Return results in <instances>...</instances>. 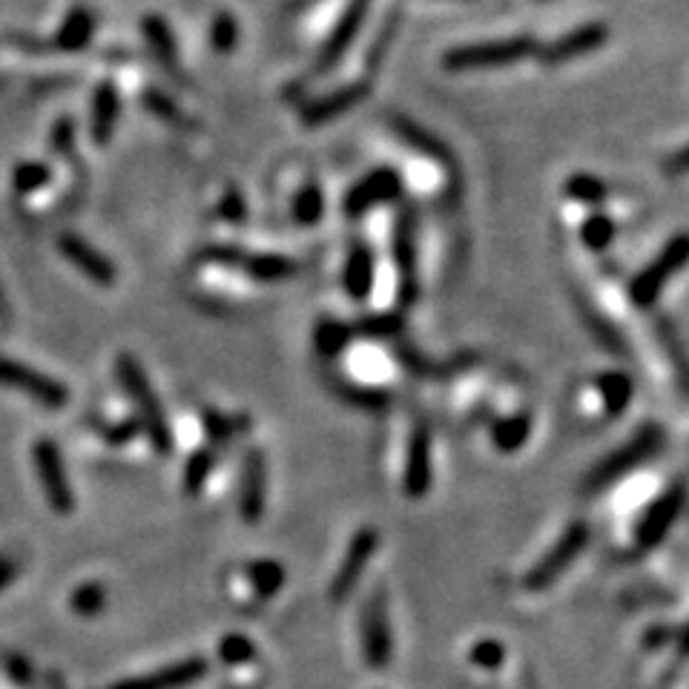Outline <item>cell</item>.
<instances>
[{"label": "cell", "instance_id": "cell-28", "mask_svg": "<svg viewBox=\"0 0 689 689\" xmlns=\"http://www.w3.org/2000/svg\"><path fill=\"white\" fill-rule=\"evenodd\" d=\"M351 337H353L351 325L339 322V319H330V316L319 319V322H316V328H314L316 351L322 353V357H328V360L339 357V353L348 348Z\"/></svg>", "mask_w": 689, "mask_h": 689}, {"label": "cell", "instance_id": "cell-3", "mask_svg": "<svg viewBox=\"0 0 689 689\" xmlns=\"http://www.w3.org/2000/svg\"><path fill=\"white\" fill-rule=\"evenodd\" d=\"M540 50L532 35L497 37V41H483V44L455 46L442 55V66L448 73H474V69H494V66L517 64Z\"/></svg>", "mask_w": 689, "mask_h": 689}, {"label": "cell", "instance_id": "cell-30", "mask_svg": "<svg viewBox=\"0 0 689 689\" xmlns=\"http://www.w3.org/2000/svg\"><path fill=\"white\" fill-rule=\"evenodd\" d=\"M216 469V451L214 448H198L193 451L187 466L182 471V489L184 494H190V497H198V494L205 492L207 485V477L214 474Z\"/></svg>", "mask_w": 689, "mask_h": 689}, {"label": "cell", "instance_id": "cell-33", "mask_svg": "<svg viewBox=\"0 0 689 689\" xmlns=\"http://www.w3.org/2000/svg\"><path fill=\"white\" fill-rule=\"evenodd\" d=\"M69 609L78 617H98L107 609V589L98 580H87L69 598Z\"/></svg>", "mask_w": 689, "mask_h": 689}, {"label": "cell", "instance_id": "cell-48", "mask_svg": "<svg viewBox=\"0 0 689 689\" xmlns=\"http://www.w3.org/2000/svg\"><path fill=\"white\" fill-rule=\"evenodd\" d=\"M669 638H681V630H669V626H653L644 635L646 649H664Z\"/></svg>", "mask_w": 689, "mask_h": 689}, {"label": "cell", "instance_id": "cell-15", "mask_svg": "<svg viewBox=\"0 0 689 689\" xmlns=\"http://www.w3.org/2000/svg\"><path fill=\"white\" fill-rule=\"evenodd\" d=\"M431 431L419 419L417 426L411 428L408 451H405V471H403V489L408 497L419 500L426 497L431 489Z\"/></svg>", "mask_w": 689, "mask_h": 689}, {"label": "cell", "instance_id": "cell-9", "mask_svg": "<svg viewBox=\"0 0 689 689\" xmlns=\"http://www.w3.org/2000/svg\"><path fill=\"white\" fill-rule=\"evenodd\" d=\"M362 655H365L368 667L385 669L394 658V632H391L389 606L382 592L371 594L362 606Z\"/></svg>", "mask_w": 689, "mask_h": 689}, {"label": "cell", "instance_id": "cell-35", "mask_svg": "<svg viewBox=\"0 0 689 689\" xmlns=\"http://www.w3.org/2000/svg\"><path fill=\"white\" fill-rule=\"evenodd\" d=\"M294 219L305 228H314L316 221L325 216V193L316 187V184H305L299 193L294 196Z\"/></svg>", "mask_w": 689, "mask_h": 689}, {"label": "cell", "instance_id": "cell-31", "mask_svg": "<svg viewBox=\"0 0 689 689\" xmlns=\"http://www.w3.org/2000/svg\"><path fill=\"white\" fill-rule=\"evenodd\" d=\"M564 193L566 198H572L578 205H601L603 198H606L609 187L603 178L592 176V173H575V176L566 178L564 184Z\"/></svg>", "mask_w": 689, "mask_h": 689}, {"label": "cell", "instance_id": "cell-44", "mask_svg": "<svg viewBox=\"0 0 689 689\" xmlns=\"http://www.w3.org/2000/svg\"><path fill=\"white\" fill-rule=\"evenodd\" d=\"M201 262L225 264V267H242L244 250L242 248H228V244H214V248L201 250Z\"/></svg>", "mask_w": 689, "mask_h": 689}, {"label": "cell", "instance_id": "cell-4", "mask_svg": "<svg viewBox=\"0 0 689 689\" xmlns=\"http://www.w3.org/2000/svg\"><path fill=\"white\" fill-rule=\"evenodd\" d=\"M589 543V526L583 521H575L564 528V535L558 537V543L551 546L540 560H537L532 569L523 578V587L528 592H543L549 589L551 583H558L560 575L580 558V551L587 549Z\"/></svg>", "mask_w": 689, "mask_h": 689}, {"label": "cell", "instance_id": "cell-42", "mask_svg": "<svg viewBox=\"0 0 689 689\" xmlns=\"http://www.w3.org/2000/svg\"><path fill=\"white\" fill-rule=\"evenodd\" d=\"M205 431L214 442H228L233 437V419L228 414H219L216 408L205 411Z\"/></svg>", "mask_w": 689, "mask_h": 689}, {"label": "cell", "instance_id": "cell-34", "mask_svg": "<svg viewBox=\"0 0 689 689\" xmlns=\"http://www.w3.org/2000/svg\"><path fill=\"white\" fill-rule=\"evenodd\" d=\"M615 233L617 225L612 216L592 214L583 221V228H580V242L587 244L589 250H594V253H601V250H606L609 244L615 242Z\"/></svg>", "mask_w": 689, "mask_h": 689}, {"label": "cell", "instance_id": "cell-18", "mask_svg": "<svg viewBox=\"0 0 689 689\" xmlns=\"http://www.w3.org/2000/svg\"><path fill=\"white\" fill-rule=\"evenodd\" d=\"M267 494V466L259 448H250L242 462V485H239V512L244 523H259L264 514Z\"/></svg>", "mask_w": 689, "mask_h": 689}, {"label": "cell", "instance_id": "cell-36", "mask_svg": "<svg viewBox=\"0 0 689 689\" xmlns=\"http://www.w3.org/2000/svg\"><path fill=\"white\" fill-rule=\"evenodd\" d=\"M219 658L228 664V667H242L248 660L256 658V644L248 638V635H239V632H230L225 635L219 644Z\"/></svg>", "mask_w": 689, "mask_h": 689}, {"label": "cell", "instance_id": "cell-14", "mask_svg": "<svg viewBox=\"0 0 689 689\" xmlns=\"http://www.w3.org/2000/svg\"><path fill=\"white\" fill-rule=\"evenodd\" d=\"M58 253L69 264H75L78 271L87 276L92 285L98 287H112L118 282V267L103 256L101 250L92 248V244L78 233H61L58 236Z\"/></svg>", "mask_w": 689, "mask_h": 689}, {"label": "cell", "instance_id": "cell-47", "mask_svg": "<svg viewBox=\"0 0 689 689\" xmlns=\"http://www.w3.org/2000/svg\"><path fill=\"white\" fill-rule=\"evenodd\" d=\"M21 578V560L9 551H0V592H7Z\"/></svg>", "mask_w": 689, "mask_h": 689}, {"label": "cell", "instance_id": "cell-16", "mask_svg": "<svg viewBox=\"0 0 689 689\" xmlns=\"http://www.w3.org/2000/svg\"><path fill=\"white\" fill-rule=\"evenodd\" d=\"M394 259L400 271V296L403 305L417 299V216L403 210L394 230Z\"/></svg>", "mask_w": 689, "mask_h": 689}, {"label": "cell", "instance_id": "cell-45", "mask_svg": "<svg viewBox=\"0 0 689 689\" xmlns=\"http://www.w3.org/2000/svg\"><path fill=\"white\" fill-rule=\"evenodd\" d=\"M7 672H9V678L18 683V687H30V683L35 681V669H32L30 660L21 658V655H9Z\"/></svg>", "mask_w": 689, "mask_h": 689}, {"label": "cell", "instance_id": "cell-5", "mask_svg": "<svg viewBox=\"0 0 689 689\" xmlns=\"http://www.w3.org/2000/svg\"><path fill=\"white\" fill-rule=\"evenodd\" d=\"M687 256H689L687 233L672 236V239L664 244V250H660L658 256L632 280L630 299L635 302L638 308H653L655 302H658L660 291L667 287V282L672 280L675 273L681 271L683 264H687Z\"/></svg>", "mask_w": 689, "mask_h": 689}, {"label": "cell", "instance_id": "cell-2", "mask_svg": "<svg viewBox=\"0 0 689 689\" xmlns=\"http://www.w3.org/2000/svg\"><path fill=\"white\" fill-rule=\"evenodd\" d=\"M667 434L658 423H646L638 431L632 434L630 442H624L621 448H615L612 455L603 457L587 477V492H603L609 485H615L621 477L632 474L635 469L646 466L649 460L660 455Z\"/></svg>", "mask_w": 689, "mask_h": 689}, {"label": "cell", "instance_id": "cell-6", "mask_svg": "<svg viewBox=\"0 0 689 689\" xmlns=\"http://www.w3.org/2000/svg\"><path fill=\"white\" fill-rule=\"evenodd\" d=\"M32 466H35L37 483H41V492H44L46 503L55 514H73L75 512V492L73 483H69V474H66V462L61 455L58 442L50 440V437H41V440L32 446Z\"/></svg>", "mask_w": 689, "mask_h": 689}, {"label": "cell", "instance_id": "cell-20", "mask_svg": "<svg viewBox=\"0 0 689 689\" xmlns=\"http://www.w3.org/2000/svg\"><path fill=\"white\" fill-rule=\"evenodd\" d=\"M368 96V87L365 84H348V87H339L333 92L322 98H314L310 103H305V110H302V121L308 127H322L330 124V121H337L342 118L344 112L353 110L362 98Z\"/></svg>", "mask_w": 689, "mask_h": 689}, {"label": "cell", "instance_id": "cell-40", "mask_svg": "<svg viewBox=\"0 0 689 689\" xmlns=\"http://www.w3.org/2000/svg\"><path fill=\"white\" fill-rule=\"evenodd\" d=\"M403 330V319L396 314H380V316H368V319H362L357 328H353V333H368V337H394V333H400Z\"/></svg>", "mask_w": 689, "mask_h": 689}, {"label": "cell", "instance_id": "cell-49", "mask_svg": "<svg viewBox=\"0 0 689 689\" xmlns=\"http://www.w3.org/2000/svg\"><path fill=\"white\" fill-rule=\"evenodd\" d=\"M0 319H9V305L7 294H3V285H0Z\"/></svg>", "mask_w": 689, "mask_h": 689}, {"label": "cell", "instance_id": "cell-10", "mask_svg": "<svg viewBox=\"0 0 689 689\" xmlns=\"http://www.w3.org/2000/svg\"><path fill=\"white\" fill-rule=\"evenodd\" d=\"M683 503H687V489L678 480L675 485H669L667 492L660 494L658 500L649 503L644 514H641L638 526H635V546L641 551L644 549H655L664 537L669 535V528L675 526V521L681 517Z\"/></svg>", "mask_w": 689, "mask_h": 689}, {"label": "cell", "instance_id": "cell-21", "mask_svg": "<svg viewBox=\"0 0 689 689\" xmlns=\"http://www.w3.org/2000/svg\"><path fill=\"white\" fill-rule=\"evenodd\" d=\"M342 287L357 302L368 299L374 291V253L365 244H353L342 271Z\"/></svg>", "mask_w": 689, "mask_h": 689}, {"label": "cell", "instance_id": "cell-43", "mask_svg": "<svg viewBox=\"0 0 689 689\" xmlns=\"http://www.w3.org/2000/svg\"><path fill=\"white\" fill-rule=\"evenodd\" d=\"M219 216L225 221H233V225L244 221V216H248V205H244V196L239 190H236V187H228V190H225V196H221Z\"/></svg>", "mask_w": 689, "mask_h": 689}, {"label": "cell", "instance_id": "cell-25", "mask_svg": "<svg viewBox=\"0 0 689 689\" xmlns=\"http://www.w3.org/2000/svg\"><path fill=\"white\" fill-rule=\"evenodd\" d=\"M594 385L601 391L603 408H606L609 417L624 414L626 405L632 403V394H635V385L624 371H603V374L594 376Z\"/></svg>", "mask_w": 689, "mask_h": 689}, {"label": "cell", "instance_id": "cell-26", "mask_svg": "<svg viewBox=\"0 0 689 689\" xmlns=\"http://www.w3.org/2000/svg\"><path fill=\"white\" fill-rule=\"evenodd\" d=\"M528 437H532V417H528V414L503 417L497 419L492 428V442L500 455H514V451H521L528 442Z\"/></svg>", "mask_w": 689, "mask_h": 689}, {"label": "cell", "instance_id": "cell-37", "mask_svg": "<svg viewBox=\"0 0 689 689\" xmlns=\"http://www.w3.org/2000/svg\"><path fill=\"white\" fill-rule=\"evenodd\" d=\"M210 41H214V50L219 52V55L233 52L236 41H239V23H236V18L228 15V12L216 15L214 26H210Z\"/></svg>", "mask_w": 689, "mask_h": 689}, {"label": "cell", "instance_id": "cell-1", "mask_svg": "<svg viewBox=\"0 0 689 689\" xmlns=\"http://www.w3.org/2000/svg\"><path fill=\"white\" fill-rule=\"evenodd\" d=\"M116 374L121 380V385H124L127 396L132 400V405H135V411H139V423L144 426L150 446L158 455H169L173 451V431H169L164 405L158 403V396H155L141 362L135 357H130V353H121L116 360Z\"/></svg>", "mask_w": 689, "mask_h": 689}, {"label": "cell", "instance_id": "cell-23", "mask_svg": "<svg viewBox=\"0 0 689 689\" xmlns=\"http://www.w3.org/2000/svg\"><path fill=\"white\" fill-rule=\"evenodd\" d=\"M391 127H394L396 135H400L411 150H417L419 155L437 158L440 164H451V150H448L437 135L423 130L417 121H411V118H403V116H394L391 118Z\"/></svg>", "mask_w": 689, "mask_h": 689}, {"label": "cell", "instance_id": "cell-11", "mask_svg": "<svg viewBox=\"0 0 689 689\" xmlns=\"http://www.w3.org/2000/svg\"><path fill=\"white\" fill-rule=\"evenodd\" d=\"M376 546H380V532H376L374 526H362L360 532L351 537L342 564H339L337 575L330 580V601L342 603L344 598L357 589L362 572H365L371 558H374Z\"/></svg>", "mask_w": 689, "mask_h": 689}, {"label": "cell", "instance_id": "cell-41", "mask_svg": "<svg viewBox=\"0 0 689 689\" xmlns=\"http://www.w3.org/2000/svg\"><path fill=\"white\" fill-rule=\"evenodd\" d=\"M50 144L58 155L75 153V121L73 118H61V121H55V127H52V132H50Z\"/></svg>", "mask_w": 689, "mask_h": 689}, {"label": "cell", "instance_id": "cell-29", "mask_svg": "<svg viewBox=\"0 0 689 689\" xmlns=\"http://www.w3.org/2000/svg\"><path fill=\"white\" fill-rule=\"evenodd\" d=\"M244 572H248L250 587L256 589L259 598H273V594L282 592V587H285V566L280 560H253V564H248Z\"/></svg>", "mask_w": 689, "mask_h": 689}, {"label": "cell", "instance_id": "cell-46", "mask_svg": "<svg viewBox=\"0 0 689 689\" xmlns=\"http://www.w3.org/2000/svg\"><path fill=\"white\" fill-rule=\"evenodd\" d=\"M135 431H139V419H124V423L103 428V440L110 442V446H124V442L135 437Z\"/></svg>", "mask_w": 689, "mask_h": 689}, {"label": "cell", "instance_id": "cell-7", "mask_svg": "<svg viewBox=\"0 0 689 689\" xmlns=\"http://www.w3.org/2000/svg\"><path fill=\"white\" fill-rule=\"evenodd\" d=\"M0 389L18 391V394L30 396L32 403L52 411L64 408L69 403V389L64 382L26 365V362L9 360V357H0Z\"/></svg>", "mask_w": 689, "mask_h": 689}, {"label": "cell", "instance_id": "cell-38", "mask_svg": "<svg viewBox=\"0 0 689 689\" xmlns=\"http://www.w3.org/2000/svg\"><path fill=\"white\" fill-rule=\"evenodd\" d=\"M469 660L480 669H497L500 664L506 660V646L500 644V641H494V638L477 641V644L471 646Z\"/></svg>", "mask_w": 689, "mask_h": 689}, {"label": "cell", "instance_id": "cell-32", "mask_svg": "<svg viewBox=\"0 0 689 689\" xmlns=\"http://www.w3.org/2000/svg\"><path fill=\"white\" fill-rule=\"evenodd\" d=\"M52 182V167L44 162H21L12 169V190L18 196H32Z\"/></svg>", "mask_w": 689, "mask_h": 689}, {"label": "cell", "instance_id": "cell-12", "mask_svg": "<svg viewBox=\"0 0 689 689\" xmlns=\"http://www.w3.org/2000/svg\"><path fill=\"white\" fill-rule=\"evenodd\" d=\"M368 12H371V0H348V7L339 15V21L333 23V30L325 37L322 50L316 55V73H330L348 55L353 41L360 37L362 23L368 21Z\"/></svg>", "mask_w": 689, "mask_h": 689}, {"label": "cell", "instance_id": "cell-19", "mask_svg": "<svg viewBox=\"0 0 689 689\" xmlns=\"http://www.w3.org/2000/svg\"><path fill=\"white\" fill-rule=\"evenodd\" d=\"M118 116H121V96L118 87L110 81H101L92 92L89 101V139L96 141L98 147H107L116 135Z\"/></svg>", "mask_w": 689, "mask_h": 689}, {"label": "cell", "instance_id": "cell-27", "mask_svg": "<svg viewBox=\"0 0 689 689\" xmlns=\"http://www.w3.org/2000/svg\"><path fill=\"white\" fill-rule=\"evenodd\" d=\"M141 32H144V37H147V44H150V50H153L155 58L162 61V64H167V66H176V61H178L176 35H173L169 23L164 21L162 15L144 18V23H141Z\"/></svg>", "mask_w": 689, "mask_h": 689}, {"label": "cell", "instance_id": "cell-13", "mask_svg": "<svg viewBox=\"0 0 689 689\" xmlns=\"http://www.w3.org/2000/svg\"><path fill=\"white\" fill-rule=\"evenodd\" d=\"M606 41H609L606 23L589 21V23H583V26H578V30L566 32V35H560L558 41H551L549 46H543V50H537V52H540L543 64L558 66V64H569V61L587 58V55L601 50Z\"/></svg>", "mask_w": 689, "mask_h": 689}, {"label": "cell", "instance_id": "cell-17", "mask_svg": "<svg viewBox=\"0 0 689 689\" xmlns=\"http://www.w3.org/2000/svg\"><path fill=\"white\" fill-rule=\"evenodd\" d=\"M207 675L205 658H184L169 664L164 669H155L147 675H135V678H124L110 689H187L198 683Z\"/></svg>", "mask_w": 689, "mask_h": 689}, {"label": "cell", "instance_id": "cell-39", "mask_svg": "<svg viewBox=\"0 0 689 689\" xmlns=\"http://www.w3.org/2000/svg\"><path fill=\"white\" fill-rule=\"evenodd\" d=\"M144 107H147L155 118L167 121V124L176 127L184 124V112L178 110V103L169 96H164V92H158V89H147V92H144Z\"/></svg>", "mask_w": 689, "mask_h": 689}, {"label": "cell", "instance_id": "cell-24", "mask_svg": "<svg viewBox=\"0 0 689 689\" xmlns=\"http://www.w3.org/2000/svg\"><path fill=\"white\" fill-rule=\"evenodd\" d=\"M242 271L248 273L253 282H264V285H276V282H287L296 273L294 259L282 256V253H244Z\"/></svg>", "mask_w": 689, "mask_h": 689}, {"label": "cell", "instance_id": "cell-8", "mask_svg": "<svg viewBox=\"0 0 689 689\" xmlns=\"http://www.w3.org/2000/svg\"><path fill=\"white\" fill-rule=\"evenodd\" d=\"M400 196H403V176L394 167H376L348 190L342 210L348 219H360V216L371 214L374 207L391 205Z\"/></svg>", "mask_w": 689, "mask_h": 689}, {"label": "cell", "instance_id": "cell-22", "mask_svg": "<svg viewBox=\"0 0 689 689\" xmlns=\"http://www.w3.org/2000/svg\"><path fill=\"white\" fill-rule=\"evenodd\" d=\"M92 35H96V15L87 7H75L66 12L52 46L58 52H81L92 41Z\"/></svg>", "mask_w": 689, "mask_h": 689}]
</instances>
